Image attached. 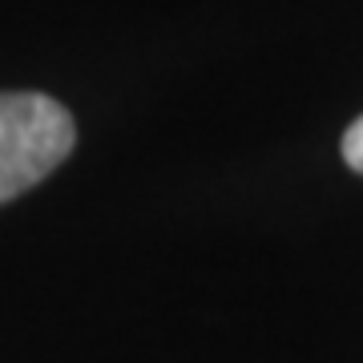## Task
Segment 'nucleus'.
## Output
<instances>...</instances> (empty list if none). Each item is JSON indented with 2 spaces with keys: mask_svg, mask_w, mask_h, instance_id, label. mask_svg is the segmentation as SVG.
<instances>
[{
  "mask_svg": "<svg viewBox=\"0 0 363 363\" xmlns=\"http://www.w3.org/2000/svg\"><path fill=\"white\" fill-rule=\"evenodd\" d=\"M77 125L45 93H0V206L33 190L73 154Z\"/></svg>",
  "mask_w": 363,
  "mask_h": 363,
  "instance_id": "f257e3e1",
  "label": "nucleus"
},
{
  "mask_svg": "<svg viewBox=\"0 0 363 363\" xmlns=\"http://www.w3.org/2000/svg\"><path fill=\"white\" fill-rule=\"evenodd\" d=\"M343 162H347L355 174H363V117H355L347 125V133H343Z\"/></svg>",
  "mask_w": 363,
  "mask_h": 363,
  "instance_id": "f03ea898",
  "label": "nucleus"
}]
</instances>
